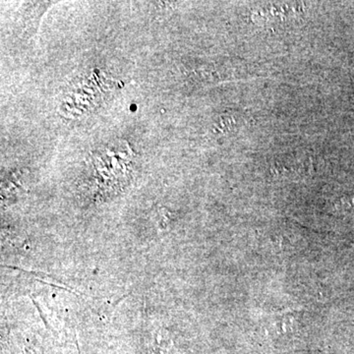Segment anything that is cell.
<instances>
[{
    "instance_id": "cell-1",
    "label": "cell",
    "mask_w": 354,
    "mask_h": 354,
    "mask_svg": "<svg viewBox=\"0 0 354 354\" xmlns=\"http://www.w3.org/2000/svg\"><path fill=\"white\" fill-rule=\"evenodd\" d=\"M300 315H301V311H298L297 309L283 310L279 312L277 315V322L281 329H290L299 321Z\"/></svg>"
}]
</instances>
